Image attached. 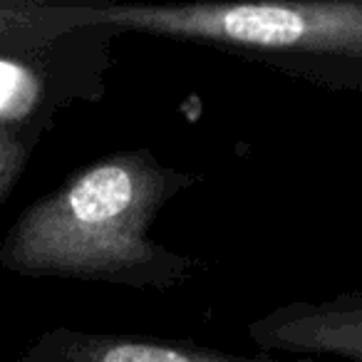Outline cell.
I'll use <instances>...</instances> for the list:
<instances>
[{
	"mask_svg": "<svg viewBox=\"0 0 362 362\" xmlns=\"http://www.w3.org/2000/svg\"><path fill=\"white\" fill-rule=\"evenodd\" d=\"M199 181L151 149L100 156L25 206L0 243V266L25 278L171 291L197 261L151 238L161 209Z\"/></svg>",
	"mask_w": 362,
	"mask_h": 362,
	"instance_id": "obj_1",
	"label": "cell"
},
{
	"mask_svg": "<svg viewBox=\"0 0 362 362\" xmlns=\"http://www.w3.org/2000/svg\"><path fill=\"white\" fill-rule=\"evenodd\" d=\"M92 25L214 47L335 92H362V0L90 3Z\"/></svg>",
	"mask_w": 362,
	"mask_h": 362,
	"instance_id": "obj_2",
	"label": "cell"
},
{
	"mask_svg": "<svg viewBox=\"0 0 362 362\" xmlns=\"http://www.w3.org/2000/svg\"><path fill=\"white\" fill-rule=\"evenodd\" d=\"M11 362H315L308 357H283L256 352L216 350L192 340L132 335V332H87L52 327L37 335Z\"/></svg>",
	"mask_w": 362,
	"mask_h": 362,
	"instance_id": "obj_4",
	"label": "cell"
},
{
	"mask_svg": "<svg viewBox=\"0 0 362 362\" xmlns=\"http://www.w3.org/2000/svg\"><path fill=\"white\" fill-rule=\"evenodd\" d=\"M248 337L268 355L362 362V293L283 303L248 322Z\"/></svg>",
	"mask_w": 362,
	"mask_h": 362,
	"instance_id": "obj_3",
	"label": "cell"
},
{
	"mask_svg": "<svg viewBox=\"0 0 362 362\" xmlns=\"http://www.w3.org/2000/svg\"><path fill=\"white\" fill-rule=\"evenodd\" d=\"M90 25V3L0 0V57L37 50Z\"/></svg>",
	"mask_w": 362,
	"mask_h": 362,
	"instance_id": "obj_5",
	"label": "cell"
},
{
	"mask_svg": "<svg viewBox=\"0 0 362 362\" xmlns=\"http://www.w3.org/2000/svg\"><path fill=\"white\" fill-rule=\"evenodd\" d=\"M45 129L0 122V206L6 204L25 171L30 154L40 144Z\"/></svg>",
	"mask_w": 362,
	"mask_h": 362,
	"instance_id": "obj_6",
	"label": "cell"
}]
</instances>
